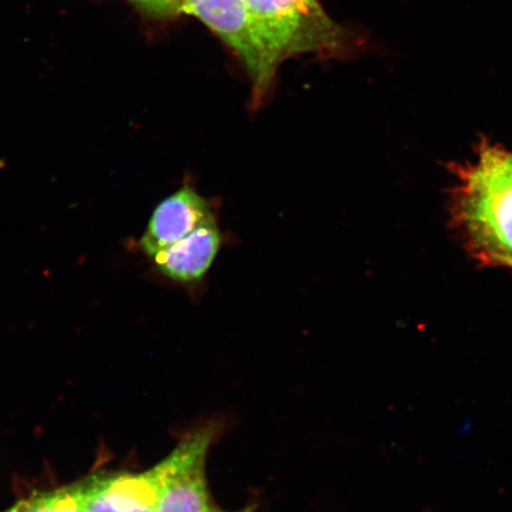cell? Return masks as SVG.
<instances>
[{
    "label": "cell",
    "instance_id": "obj_1",
    "mask_svg": "<svg viewBox=\"0 0 512 512\" xmlns=\"http://www.w3.org/2000/svg\"><path fill=\"white\" fill-rule=\"evenodd\" d=\"M261 41L278 64L294 54L338 46L342 30L317 0H246Z\"/></svg>",
    "mask_w": 512,
    "mask_h": 512
},
{
    "label": "cell",
    "instance_id": "obj_2",
    "mask_svg": "<svg viewBox=\"0 0 512 512\" xmlns=\"http://www.w3.org/2000/svg\"><path fill=\"white\" fill-rule=\"evenodd\" d=\"M179 11L200 19L239 54L252 76L255 98H262L279 64L261 41L246 0H181Z\"/></svg>",
    "mask_w": 512,
    "mask_h": 512
},
{
    "label": "cell",
    "instance_id": "obj_3",
    "mask_svg": "<svg viewBox=\"0 0 512 512\" xmlns=\"http://www.w3.org/2000/svg\"><path fill=\"white\" fill-rule=\"evenodd\" d=\"M213 431L191 434L162 463L153 467L155 512H211L206 462Z\"/></svg>",
    "mask_w": 512,
    "mask_h": 512
},
{
    "label": "cell",
    "instance_id": "obj_4",
    "mask_svg": "<svg viewBox=\"0 0 512 512\" xmlns=\"http://www.w3.org/2000/svg\"><path fill=\"white\" fill-rule=\"evenodd\" d=\"M213 217L206 198L190 185H184L175 194L160 202L153 211L140 239V248L151 258L162 249L184 239Z\"/></svg>",
    "mask_w": 512,
    "mask_h": 512
},
{
    "label": "cell",
    "instance_id": "obj_5",
    "mask_svg": "<svg viewBox=\"0 0 512 512\" xmlns=\"http://www.w3.org/2000/svg\"><path fill=\"white\" fill-rule=\"evenodd\" d=\"M222 245L215 217L194 232L151 256L164 277L182 285H194L206 277Z\"/></svg>",
    "mask_w": 512,
    "mask_h": 512
},
{
    "label": "cell",
    "instance_id": "obj_6",
    "mask_svg": "<svg viewBox=\"0 0 512 512\" xmlns=\"http://www.w3.org/2000/svg\"><path fill=\"white\" fill-rule=\"evenodd\" d=\"M156 495L152 470L142 475L94 477L83 483L85 512H155Z\"/></svg>",
    "mask_w": 512,
    "mask_h": 512
},
{
    "label": "cell",
    "instance_id": "obj_7",
    "mask_svg": "<svg viewBox=\"0 0 512 512\" xmlns=\"http://www.w3.org/2000/svg\"><path fill=\"white\" fill-rule=\"evenodd\" d=\"M8 512H85L83 484L32 496Z\"/></svg>",
    "mask_w": 512,
    "mask_h": 512
},
{
    "label": "cell",
    "instance_id": "obj_8",
    "mask_svg": "<svg viewBox=\"0 0 512 512\" xmlns=\"http://www.w3.org/2000/svg\"><path fill=\"white\" fill-rule=\"evenodd\" d=\"M131 2L146 11H150L151 14L168 16L179 12L181 0H131Z\"/></svg>",
    "mask_w": 512,
    "mask_h": 512
},
{
    "label": "cell",
    "instance_id": "obj_9",
    "mask_svg": "<svg viewBox=\"0 0 512 512\" xmlns=\"http://www.w3.org/2000/svg\"><path fill=\"white\" fill-rule=\"evenodd\" d=\"M501 156L505 168H507L509 174L512 177V153L501 150Z\"/></svg>",
    "mask_w": 512,
    "mask_h": 512
},
{
    "label": "cell",
    "instance_id": "obj_10",
    "mask_svg": "<svg viewBox=\"0 0 512 512\" xmlns=\"http://www.w3.org/2000/svg\"><path fill=\"white\" fill-rule=\"evenodd\" d=\"M254 509H255V507H253V505H252V507H247L245 509H242L239 511H234V512H254ZM211 512H230V511H222V510L214 508L213 511H211Z\"/></svg>",
    "mask_w": 512,
    "mask_h": 512
}]
</instances>
